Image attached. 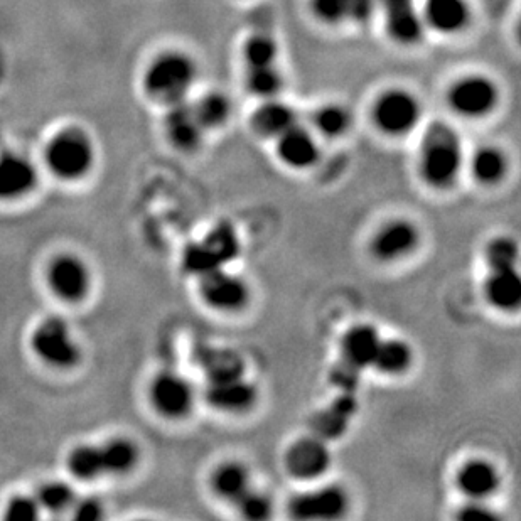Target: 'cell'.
Returning a JSON list of instances; mask_svg holds the SVG:
<instances>
[{"mask_svg":"<svg viewBox=\"0 0 521 521\" xmlns=\"http://www.w3.org/2000/svg\"><path fill=\"white\" fill-rule=\"evenodd\" d=\"M194 388L188 378L176 371H161L149 385V402L156 414L164 419L179 420L188 417L194 407Z\"/></svg>","mask_w":521,"mask_h":521,"instance_id":"obj_10","label":"cell"},{"mask_svg":"<svg viewBox=\"0 0 521 521\" xmlns=\"http://www.w3.org/2000/svg\"><path fill=\"white\" fill-rule=\"evenodd\" d=\"M419 240L417 226L410 221L393 220L378 230L371 243V252L382 262H395L414 252Z\"/></svg>","mask_w":521,"mask_h":521,"instance_id":"obj_18","label":"cell"},{"mask_svg":"<svg viewBox=\"0 0 521 521\" xmlns=\"http://www.w3.org/2000/svg\"><path fill=\"white\" fill-rule=\"evenodd\" d=\"M296 124H299L296 108L282 102L279 98L262 100L250 115L253 134H257L262 139L275 140Z\"/></svg>","mask_w":521,"mask_h":521,"instance_id":"obj_21","label":"cell"},{"mask_svg":"<svg viewBox=\"0 0 521 521\" xmlns=\"http://www.w3.org/2000/svg\"><path fill=\"white\" fill-rule=\"evenodd\" d=\"M376 129L388 137L409 135L422 120V103L407 88H388L376 97L371 108Z\"/></svg>","mask_w":521,"mask_h":521,"instance_id":"obj_7","label":"cell"},{"mask_svg":"<svg viewBox=\"0 0 521 521\" xmlns=\"http://www.w3.org/2000/svg\"><path fill=\"white\" fill-rule=\"evenodd\" d=\"M240 252L237 233L228 223H221L203 242L193 243L184 252V269L189 274H210L213 270L223 269V265L237 258Z\"/></svg>","mask_w":521,"mask_h":521,"instance_id":"obj_9","label":"cell"},{"mask_svg":"<svg viewBox=\"0 0 521 521\" xmlns=\"http://www.w3.org/2000/svg\"><path fill=\"white\" fill-rule=\"evenodd\" d=\"M457 488L473 501L488 500L500 488L501 478L496 466L484 459H471L462 464L456 476Z\"/></svg>","mask_w":521,"mask_h":521,"instance_id":"obj_23","label":"cell"},{"mask_svg":"<svg viewBox=\"0 0 521 521\" xmlns=\"http://www.w3.org/2000/svg\"><path fill=\"white\" fill-rule=\"evenodd\" d=\"M38 186V169L17 152L0 156V201L12 203L24 199Z\"/></svg>","mask_w":521,"mask_h":521,"instance_id":"obj_15","label":"cell"},{"mask_svg":"<svg viewBox=\"0 0 521 521\" xmlns=\"http://www.w3.org/2000/svg\"><path fill=\"white\" fill-rule=\"evenodd\" d=\"M508 171V161L505 152L495 146H484L474 152L471 159V172L476 181L481 184L500 183Z\"/></svg>","mask_w":521,"mask_h":521,"instance_id":"obj_30","label":"cell"},{"mask_svg":"<svg viewBox=\"0 0 521 521\" xmlns=\"http://www.w3.org/2000/svg\"><path fill=\"white\" fill-rule=\"evenodd\" d=\"M500 86L481 73L464 75L446 93L447 105L462 119H486L500 105Z\"/></svg>","mask_w":521,"mask_h":521,"instance_id":"obj_8","label":"cell"},{"mask_svg":"<svg viewBox=\"0 0 521 521\" xmlns=\"http://www.w3.org/2000/svg\"><path fill=\"white\" fill-rule=\"evenodd\" d=\"M71 515L76 520H102L103 516H105V510H103L102 501L97 500V498H85V500L78 498L73 508H71Z\"/></svg>","mask_w":521,"mask_h":521,"instance_id":"obj_40","label":"cell"},{"mask_svg":"<svg viewBox=\"0 0 521 521\" xmlns=\"http://www.w3.org/2000/svg\"><path fill=\"white\" fill-rule=\"evenodd\" d=\"M484 292L489 304L500 311H516L521 302V279L516 267L489 269Z\"/></svg>","mask_w":521,"mask_h":521,"instance_id":"obj_25","label":"cell"},{"mask_svg":"<svg viewBox=\"0 0 521 521\" xmlns=\"http://www.w3.org/2000/svg\"><path fill=\"white\" fill-rule=\"evenodd\" d=\"M311 11L321 24L341 26L350 22L351 0H311Z\"/></svg>","mask_w":521,"mask_h":521,"instance_id":"obj_35","label":"cell"},{"mask_svg":"<svg viewBox=\"0 0 521 521\" xmlns=\"http://www.w3.org/2000/svg\"><path fill=\"white\" fill-rule=\"evenodd\" d=\"M425 26L442 36H456L471 22L468 0H425L422 9Z\"/></svg>","mask_w":521,"mask_h":521,"instance_id":"obj_19","label":"cell"},{"mask_svg":"<svg viewBox=\"0 0 521 521\" xmlns=\"http://www.w3.org/2000/svg\"><path fill=\"white\" fill-rule=\"evenodd\" d=\"M382 336L370 324H358L348 329L341 339V360L356 370L370 368Z\"/></svg>","mask_w":521,"mask_h":521,"instance_id":"obj_24","label":"cell"},{"mask_svg":"<svg viewBox=\"0 0 521 521\" xmlns=\"http://www.w3.org/2000/svg\"><path fill=\"white\" fill-rule=\"evenodd\" d=\"M194 113L198 117L199 124L203 125V129L218 130L223 125L228 124L231 117V100L228 95L223 92H208L203 97L191 103Z\"/></svg>","mask_w":521,"mask_h":521,"instance_id":"obj_29","label":"cell"},{"mask_svg":"<svg viewBox=\"0 0 521 521\" xmlns=\"http://www.w3.org/2000/svg\"><path fill=\"white\" fill-rule=\"evenodd\" d=\"M49 172L61 181H80L92 172L95 146L90 135L78 127H68L53 135L44 149Z\"/></svg>","mask_w":521,"mask_h":521,"instance_id":"obj_5","label":"cell"},{"mask_svg":"<svg viewBox=\"0 0 521 521\" xmlns=\"http://www.w3.org/2000/svg\"><path fill=\"white\" fill-rule=\"evenodd\" d=\"M358 410L355 393L341 392L326 409L319 410L311 420L314 436L323 441H334L348 430L350 420Z\"/></svg>","mask_w":521,"mask_h":521,"instance_id":"obj_22","label":"cell"},{"mask_svg":"<svg viewBox=\"0 0 521 521\" xmlns=\"http://www.w3.org/2000/svg\"><path fill=\"white\" fill-rule=\"evenodd\" d=\"M457 518L462 521H488L498 520V515L495 511L489 510L488 506L484 505V501H473L469 505L464 506Z\"/></svg>","mask_w":521,"mask_h":521,"instance_id":"obj_41","label":"cell"},{"mask_svg":"<svg viewBox=\"0 0 521 521\" xmlns=\"http://www.w3.org/2000/svg\"><path fill=\"white\" fill-rule=\"evenodd\" d=\"M201 363L208 376V382L243 376V361L235 351L211 348L203 353Z\"/></svg>","mask_w":521,"mask_h":521,"instance_id":"obj_33","label":"cell"},{"mask_svg":"<svg viewBox=\"0 0 521 521\" xmlns=\"http://www.w3.org/2000/svg\"><path fill=\"white\" fill-rule=\"evenodd\" d=\"M275 151L280 162L294 171H306L321 157L316 135L299 124L275 139Z\"/></svg>","mask_w":521,"mask_h":521,"instance_id":"obj_16","label":"cell"},{"mask_svg":"<svg viewBox=\"0 0 521 521\" xmlns=\"http://www.w3.org/2000/svg\"><path fill=\"white\" fill-rule=\"evenodd\" d=\"M331 466L328 444L319 437H304L294 442L285 454V468L297 479L321 478Z\"/></svg>","mask_w":521,"mask_h":521,"instance_id":"obj_14","label":"cell"},{"mask_svg":"<svg viewBox=\"0 0 521 521\" xmlns=\"http://www.w3.org/2000/svg\"><path fill=\"white\" fill-rule=\"evenodd\" d=\"M140 462V447L129 437H110L107 441L83 442L66 456L68 473L83 483L102 478H120L132 473Z\"/></svg>","mask_w":521,"mask_h":521,"instance_id":"obj_1","label":"cell"},{"mask_svg":"<svg viewBox=\"0 0 521 521\" xmlns=\"http://www.w3.org/2000/svg\"><path fill=\"white\" fill-rule=\"evenodd\" d=\"M198 81L196 61L183 51H166L159 54L144 75V90L154 102L162 105L188 100Z\"/></svg>","mask_w":521,"mask_h":521,"instance_id":"obj_3","label":"cell"},{"mask_svg":"<svg viewBox=\"0 0 521 521\" xmlns=\"http://www.w3.org/2000/svg\"><path fill=\"white\" fill-rule=\"evenodd\" d=\"M235 506L245 520H269L274 513V505L269 496L258 493L255 489H248L247 493L235 503Z\"/></svg>","mask_w":521,"mask_h":521,"instance_id":"obj_36","label":"cell"},{"mask_svg":"<svg viewBox=\"0 0 521 521\" xmlns=\"http://www.w3.org/2000/svg\"><path fill=\"white\" fill-rule=\"evenodd\" d=\"M44 280L49 292L65 304H81L92 294V269L78 253L54 255L46 265Z\"/></svg>","mask_w":521,"mask_h":521,"instance_id":"obj_6","label":"cell"},{"mask_svg":"<svg viewBox=\"0 0 521 521\" xmlns=\"http://www.w3.org/2000/svg\"><path fill=\"white\" fill-rule=\"evenodd\" d=\"M279 44L269 34H252L242 49L245 68L277 65L279 63Z\"/></svg>","mask_w":521,"mask_h":521,"instance_id":"obj_34","label":"cell"},{"mask_svg":"<svg viewBox=\"0 0 521 521\" xmlns=\"http://www.w3.org/2000/svg\"><path fill=\"white\" fill-rule=\"evenodd\" d=\"M39 508L48 515L60 516L71 511L75 501L78 500V493L71 484L65 481H48L41 484L36 493Z\"/></svg>","mask_w":521,"mask_h":521,"instance_id":"obj_32","label":"cell"},{"mask_svg":"<svg viewBox=\"0 0 521 521\" xmlns=\"http://www.w3.org/2000/svg\"><path fill=\"white\" fill-rule=\"evenodd\" d=\"M216 495L230 503H237L248 489H252L250 484V473L243 464L238 462H225L220 468L216 469L211 479Z\"/></svg>","mask_w":521,"mask_h":521,"instance_id":"obj_26","label":"cell"},{"mask_svg":"<svg viewBox=\"0 0 521 521\" xmlns=\"http://www.w3.org/2000/svg\"><path fill=\"white\" fill-rule=\"evenodd\" d=\"M312 125L316 134L326 139H338L348 134L353 125V113L341 103H326L312 113Z\"/></svg>","mask_w":521,"mask_h":521,"instance_id":"obj_28","label":"cell"},{"mask_svg":"<svg viewBox=\"0 0 521 521\" xmlns=\"http://www.w3.org/2000/svg\"><path fill=\"white\" fill-rule=\"evenodd\" d=\"M206 400L211 407L228 414H240L250 409L257 400V388L243 376L208 382Z\"/></svg>","mask_w":521,"mask_h":521,"instance_id":"obj_20","label":"cell"},{"mask_svg":"<svg viewBox=\"0 0 521 521\" xmlns=\"http://www.w3.org/2000/svg\"><path fill=\"white\" fill-rule=\"evenodd\" d=\"M164 129L171 146L183 152L196 151L206 134L188 100L167 107Z\"/></svg>","mask_w":521,"mask_h":521,"instance_id":"obj_17","label":"cell"},{"mask_svg":"<svg viewBox=\"0 0 521 521\" xmlns=\"http://www.w3.org/2000/svg\"><path fill=\"white\" fill-rule=\"evenodd\" d=\"M486 262L489 269H505L518 264V245L510 237L491 240L486 248Z\"/></svg>","mask_w":521,"mask_h":521,"instance_id":"obj_37","label":"cell"},{"mask_svg":"<svg viewBox=\"0 0 521 521\" xmlns=\"http://www.w3.org/2000/svg\"><path fill=\"white\" fill-rule=\"evenodd\" d=\"M284 73L279 66H258V68H245V88L253 97L260 100L279 98L284 90Z\"/></svg>","mask_w":521,"mask_h":521,"instance_id":"obj_31","label":"cell"},{"mask_svg":"<svg viewBox=\"0 0 521 521\" xmlns=\"http://www.w3.org/2000/svg\"><path fill=\"white\" fill-rule=\"evenodd\" d=\"M376 6L382 9L385 31L393 43L412 48L424 39L427 26L415 0H378Z\"/></svg>","mask_w":521,"mask_h":521,"instance_id":"obj_11","label":"cell"},{"mask_svg":"<svg viewBox=\"0 0 521 521\" xmlns=\"http://www.w3.org/2000/svg\"><path fill=\"white\" fill-rule=\"evenodd\" d=\"M412 360H414V355L405 341L382 338L371 368H375L383 375H402L409 370Z\"/></svg>","mask_w":521,"mask_h":521,"instance_id":"obj_27","label":"cell"},{"mask_svg":"<svg viewBox=\"0 0 521 521\" xmlns=\"http://www.w3.org/2000/svg\"><path fill=\"white\" fill-rule=\"evenodd\" d=\"M348 511V495L339 486H323L294 496L289 515L294 520L328 521L341 518Z\"/></svg>","mask_w":521,"mask_h":521,"instance_id":"obj_12","label":"cell"},{"mask_svg":"<svg viewBox=\"0 0 521 521\" xmlns=\"http://www.w3.org/2000/svg\"><path fill=\"white\" fill-rule=\"evenodd\" d=\"M43 511L39 508L36 496L19 495L7 501L4 518L9 521H36Z\"/></svg>","mask_w":521,"mask_h":521,"instance_id":"obj_38","label":"cell"},{"mask_svg":"<svg viewBox=\"0 0 521 521\" xmlns=\"http://www.w3.org/2000/svg\"><path fill=\"white\" fill-rule=\"evenodd\" d=\"M199 294L211 309L220 312L240 311L250 299L247 282L223 269L199 277Z\"/></svg>","mask_w":521,"mask_h":521,"instance_id":"obj_13","label":"cell"},{"mask_svg":"<svg viewBox=\"0 0 521 521\" xmlns=\"http://www.w3.org/2000/svg\"><path fill=\"white\" fill-rule=\"evenodd\" d=\"M34 358L51 370H75L83 360V350L65 317L48 316L36 324L29 336Z\"/></svg>","mask_w":521,"mask_h":521,"instance_id":"obj_4","label":"cell"},{"mask_svg":"<svg viewBox=\"0 0 521 521\" xmlns=\"http://www.w3.org/2000/svg\"><path fill=\"white\" fill-rule=\"evenodd\" d=\"M464 166L461 137L446 122H434L420 146V176L430 188L447 189L456 184Z\"/></svg>","mask_w":521,"mask_h":521,"instance_id":"obj_2","label":"cell"},{"mask_svg":"<svg viewBox=\"0 0 521 521\" xmlns=\"http://www.w3.org/2000/svg\"><path fill=\"white\" fill-rule=\"evenodd\" d=\"M361 371L356 370L353 366L339 361L331 371V382L341 390V392L355 393L356 387L360 385Z\"/></svg>","mask_w":521,"mask_h":521,"instance_id":"obj_39","label":"cell"}]
</instances>
